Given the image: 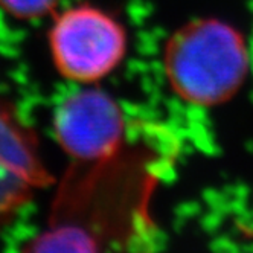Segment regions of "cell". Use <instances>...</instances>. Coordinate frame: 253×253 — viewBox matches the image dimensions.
<instances>
[{"instance_id":"obj_1","label":"cell","mask_w":253,"mask_h":253,"mask_svg":"<svg viewBox=\"0 0 253 253\" xmlns=\"http://www.w3.org/2000/svg\"><path fill=\"white\" fill-rule=\"evenodd\" d=\"M172 92L185 102L213 107L238 93L249 72L243 35L216 19H197L177 29L164 52Z\"/></svg>"},{"instance_id":"obj_2","label":"cell","mask_w":253,"mask_h":253,"mask_svg":"<svg viewBox=\"0 0 253 253\" xmlns=\"http://www.w3.org/2000/svg\"><path fill=\"white\" fill-rule=\"evenodd\" d=\"M49 49L63 78L92 84L121 64L126 52V32L113 15L83 3L63 11L53 20Z\"/></svg>"},{"instance_id":"obj_3","label":"cell","mask_w":253,"mask_h":253,"mask_svg":"<svg viewBox=\"0 0 253 253\" xmlns=\"http://www.w3.org/2000/svg\"><path fill=\"white\" fill-rule=\"evenodd\" d=\"M53 133L63 151L80 165L98 164L124 148V112L108 93L84 88L58 105Z\"/></svg>"},{"instance_id":"obj_4","label":"cell","mask_w":253,"mask_h":253,"mask_svg":"<svg viewBox=\"0 0 253 253\" xmlns=\"http://www.w3.org/2000/svg\"><path fill=\"white\" fill-rule=\"evenodd\" d=\"M52 182L37 136L9 102L0 99V221Z\"/></svg>"},{"instance_id":"obj_5","label":"cell","mask_w":253,"mask_h":253,"mask_svg":"<svg viewBox=\"0 0 253 253\" xmlns=\"http://www.w3.org/2000/svg\"><path fill=\"white\" fill-rule=\"evenodd\" d=\"M22 253H101V249L84 227L58 224L35 237Z\"/></svg>"},{"instance_id":"obj_6","label":"cell","mask_w":253,"mask_h":253,"mask_svg":"<svg viewBox=\"0 0 253 253\" xmlns=\"http://www.w3.org/2000/svg\"><path fill=\"white\" fill-rule=\"evenodd\" d=\"M60 0H0V8L17 20H39L53 12Z\"/></svg>"}]
</instances>
